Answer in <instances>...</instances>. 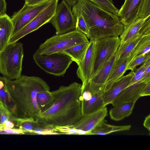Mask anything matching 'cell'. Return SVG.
<instances>
[{"label": "cell", "mask_w": 150, "mask_h": 150, "mask_svg": "<svg viewBox=\"0 0 150 150\" xmlns=\"http://www.w3.org/2000/svg\"><path fill=\"white\" fill-rule=\"evenodd\" d=\"M81 85L74 82L52 92L54 98L53 104L41 112L36 120L54 127L75 125L82 116L80 99Z\"/></svg>", "instance_id": "cell-1"}, {"label": "cell", "mask_w": 150, "mask_h": 150, "mask_svg": "<svg viewBox=\"0 0 150 150\" xmlns=\"http://www.w3.org/2000/svg\"><path fill=\"white\" fill-rule=\"evenodd\" d=\"M6 84L9 96L16 110L17 117L32 118L36 120L41 113L37 95L41 91H50L47 83L38 77L21 75L15 80L7 79Z\"/></svg>", "instance_id": "cell-2"}, {"label": "cell", "mask_w": 150, "mask_h": 150, "mask_svg": "<svg viewBox=\"0 0 150 150\" xmlns=\"http://www.w3.org/2000/svg\"><path fill=\"white\" fill-rule=\"evenodd\" d=\"M75 5L83 16L90 40L119 37L123 32L124 26L117 15L103 9L89 0H78Z\"/></svg>", "instance_id": "cell-3"}, {"label": "cell", "mask_w": 150, "mask_h": 150, "mask_svg": "<svg viewBox=\"0 0 150 150\" xmlns=\"http://www.w3.org/2000/svg\"><path fill=\"white\" fill-rule=\"evenodd\" d=\"M89 42L85 34L74 30L56 35L47 39L40 45L34 53L38 55H48L60 53L75 45Z\"/></svg>", "instance_id": "cell-4"}, {"label": "cell", "mask_w": 150, "mask_h": 150, "mask_svg": "<svg viewBox=\"0 0 150 150\" xmlns=\"http://www.w3.org/2000/svg\"><path fill=\"white\" fill-rule=\"evenodd\" d=\"M23 55L20 42L8 44L0 53V73L3 77L13 80L21 76Z\"/></svg>", "instance_id": "cell-5"}, {"label": "cell", "mask_w": 150, "mask_h": 150, "mask_svg": "<svg viewBox=\"0 0 150 150\" xmlns=\"http://www.w3.org/2000/svg\"><path fill=\"white\" fill-rule=\"evenodd\" d=\"M33 57L36 64L49 74L62 76L73 62L67 55L62 53L48 55H38L35 53Z\"/></svg>", "instance_id": "cell-6"}, {"label": "cell", "mask_w": 150, "mask_h": 150, "mask_svg": "<svg viewBox=\"0 0 150 150\" xmlns=\"http://www.w3.org/2000/svg\"><path fill=\"white\" fill-rule=\"evenodd\" d=\"M150 15V0H125L117 15L124 27Z\"/></svg>", "instance_id": "cell-7"}, {"label": "cell", "mask_w": 150, "mask_h": 150, "mask_svg": "<svg viewBox=\"0 0 150 150\" xmlns=\"http://www.w3.org/2000/svg\"><path fill=\"white\" fill-rule=\"evenodd\" d=\"M104 89V88L94 86L88 82L82 85L80 99L82 116L106 106L103 100Z\"/></svg>", "instance_id": "cell-8"}, {"label": "cell", "mask_w": 150, "mask_h": 150, "mask_svg": "<svg viewBox=\"0 0 150 150\" xmlns=\"http://www.w3.org/2000/svg\"><path fill=\"white\" fill-rule=\"evenodd\" d=\"M120 44L119 37H106L96 40L95 62L91 78L115 54Z\"/></svg>", "instance_id": "cell-9"}, {"label": "cell", "mask_w": 150, "mask_h": 150, "mask_svg": "<svg viewBox=\"0 0 150 150\" xmlns=\"http://www.w3.org/2000/svg\"><path fill=\"white\" fill-rule=\"evenodd\" d=\"M58 1L52 0L40 13L11 38L9 44L17 42L25 35L49 22L55 14Z\"/></svg>", "instance_id": "cell-10"}, {"label": "cell", "mask_w": 150, "mask_h": 150, "mask_svg": "<svg viewBox=\"0 0 150 150\" xmlns=\"http://www.w3.org/2000/svg\"><path fill=\"white\" fill-rule=\"evenodd\" d=\"M71 7L63 0L58 5L55 14L49 22L55 28L57 35L75 30L76 21Z\"/></svg>", "instance_id": "cell-11"}, {"label": "cell", "mask_w": 150, "mask_h": 150, "mask_svg": "<svg viewBox=\"0 0 150 150\" xmlns=\"http://www.w3.org/2000/svg\"><path fill=\"white\" fill-rule=\"evenodd\" d=\"M51 1L34 6L25 3L20 10L14 12L10 17L13 26L11 38L40 13Z\"/></svg>", "instance_id": "cell-12"}, {"label": "cell", "mask_w": 150, "mask_h": 150, "mask_svg": "<svg viewBox=\"0 0 150 150\" xmlns=\"http://www.w3.org/2000/svg\"><path fill=\"white\" fill-rule=\"evenodd\" d=\"M96 45V40H90L85 55L78 65L76 73L82 81V85L88 82L91 78L95 62Z\"/></svg>", "instance_id": "cell-13"}, {"label": "cell", "mask_w": 150, "mask_h": 150, "mask_svg": "<svg viewBox=\"0 0 150 150\" xmlns=\"http://www.w3.org/2000/svg\"><path fill=\"white\" fill-rule=\"evenodd\" d=\"M107 115V108L105 106L96 111L82 116L74 126L77 129L91 132L104 120Z\"/></svg>", "instance_id": "cell-14"}, {"label": "cell", "mask_w": 150, "mask_h": 150, "mask_svg": "<svg viewBox=\"0 0 150 150\" xmlns=\"http://www.w3.org/2000/svg\"><path fill=\"white\" fill-rule=\"evenodd\" d=\"M146 83L139 80L128 86L121 91L111 104L114 106L125 102H136L140 97L141 92Z\"/></svg>", "instance_id": "cell-15"}, {"label": "cell", "mask_w": 150, "mask_h": 150, "mask_svg": "<svg viewBox=\"0 0 150 150\" xmlns=\"http://www.w3.org/2000/svg\"><path fill=\"white\" fill-rule=\"evenodd\" d=\"M134 74V72L131 71L126 75L122 76L108 91L104 92L103 100L106 106L111 104L121 91L128 86Z\"/></svg>", "instance_id": "cell-16"}, {"label": "cell", "mask_w": 150, "mask_h": 150, "mask_svg": "<svg viewBox=\"0 0 150 150\" xmlns=\"http://www.w3.org/2000/svg\"><path fill=\"white\" fill-rule=\"evenodd\" d=\"M116 52L92 77L88 82L96 86L105 87V83L114 66Z\"/></svg>", "instance_id": "cell-17"}, {"label": "cell", "mask_w": 150, "mask_h": 150, "mask_svg": "<svg viewBox=\"0 0 150 150\" xmlns=\"http://www.w3.org/2000/svg\"><path fill=\"white\" fill-rule=\"evenodd\" d=\"M132 58L131 53L122 61L115 63L105 83L104 92L108 91L112 86L123 76L127 71V67Z\"/></svg>", "instance_id": "cell-18"}, {"label": "cell", "mask_w": 150, "mask_h": 150, "mask_svg": "<svg viewBox=\"0 0 150 150\" xmlns=\"http://www.w3.org/2000/svg\"><path fill=\"white\" fill-rule=\"evenodd\" d=\"M13 28L10 17L6 14L0 16V53L9 44Z\"/></svg>", "instance_id": "cell-19"}, {"label": "cell", "mask_w": 150, "mask_h": 150, "mask_svg": "<svg viewBox=\"0 0 150 150\" xmlns=\"http://www.w3.org/2000/svg\"><path fill=\"white\" fill-rule=\"evenodd\" d=\"M136 102H125L116 105L109 111L110 118L115 121L121 120L132 113Z\"/></svg>", "instance_id": "cell-20"}, {"label": "cell", "mask_w": 150, "mask_h": 150, "mask_svg": "<svg viewBox=\"0 0 150 150\" xmlns=\"http://www.w3.org/2000/svg\"><path fill=\"white\" fill-rule=\"evenodd\" d=\"M143 37L138 34L125 42L120 44L116 52L115 62H119L129 55Z\"/></svg>", "instance_id": "cell-21"}, {"label": "cell", "mask_w": 150, "mask_h": 150, "mask_svg": "<svg viewBox=\"0 0 150 150\" xmlns=\"http://www.w3.org/2000/svg\"><path fill=\"white\" fill-rule=\"evenodd\" d=\"M148 16L144 18H139L128 26L124 27L123 32L120 36L121 44L124 43L139 34V30Z\"/></svg>", "instance_id": "cell-22"}, {"label": "cell", "mask_w": 150, "mask_h": 150, "mask_svg": "<svg viewBox=\"0 0 150 150\" xmlns=\"http://www.w3.org/2000/svg\"><path fill=\"white\" fill-rule=\"evenodd\" d=\"M89 45V42L79 44L60 53H63L69 57L78 65L83 60Z\"/></svg>", "instance_id": "cell-23"}, {"label": "cell", "mask_w": 150, "mask_h": 150, "mask_svg": "<svg viewBox=\"0 0 150 150\" xmlns=\"http://www.w3.org/2000/svg\"><path fill=\"white\" fill-rule=\"evenodd\" d=\"M15 125L24 131L26 133L31 134L32 131L40 125L36 120L32 118H22L12 115L10 120Z\"/></svg>", "instance_id": "cell-24"}, {"label": "cell", "mask_w": 150, "mask_h": 150, "mask_svg": "<svg viewBox=\"0 0 150 150\" xmlns=\"http://www.w3.org/2000/svg\"><path fill=\"white\" fill-rule=\"evenodd\" d=\"M6 78L0 76V100L9 109L12 115L17 116L15 107L11 99L6 86Z\"/></svg>", "instance_id": "cell-25"}, {"label": "cell", "mask_w": 150, "mask_h": 150, "mask_svg": "<svg viewBox=\"0 0 150 150\" xmlns=\"http://www.w3.org/2000/svg\"><path fill=\"white\" fill-rule=\"evenodd\" d=\"M54 98L52 92L44 91L38 93L37 96L38 105L41 112L48 109L53 104Z\"/></svg>", "instance_id": "cell-26"}, {"label": "cell", "mask_w": 150, "mask_h": 150, "mask_svg": "<svg viewBox=\"0 0 150 150\" xmlns=\"http://www.w3.org/2000/svg\"><path fill=\"white\" fill-rule=\"evenodd\" d=\"M150 50V35H149L143 37L137 43L131 52V60L139 56L149 53Z\"/></svg>", "instance_id": "cell-27"}, {"label": "cell", "mask_w": 150, "mask_h": 150, "mask_svg": "<svg viewBox=\"0 0 150 150\" xmlns=\"http://www.w3.org/2000/svg\"><path fill=\"white\" fill-rule=\"evenodd\" d=\"M72 10L76 21L75 30L82 33L88 38L89 36V30L83 15L75 5L72 6Z\"/></svg>", "instance_id": "cell-28"}, {"label": "cell", "mask_w": 150, "mask_h": 150, "mask_svg": "<svg viewBox=\"0 0 150 150\" xmlns=\"http://www.w3.org/2000/svg\"><path fill=\"white\" fill-rule=\"evenodd\" d=\"M54 130L59 134L92 135L91 131L87 132L77 129L74 126L56 127H54Z\"/></svg>", "instance_id": "cell-29"}, {"label": "cell", "mask_w": 150, "mask_h": 150, "mask_svg": "<svg viewBox=\"0 0 150 150\" xmlns=\"http://www.w3.org/2000/svg\"><path fill=\"white\" fill-rule=\"evenodd\" d=\"M103 9L117 15L119 10L115 6L112 0H89Z\"/></svg>", "instance_id": "cell-30"}, {"label": "cell", "mask_w": 150, "mask_h": 150, "mask_svg": "<svg viewBox=\"0 0 150 150\" xmlns=\"http://www.w3.org/2000/svg\"><path fill=\"white\" fill-rule=\"evenodd\" d=\"M105 121L104 120L91 131L92 135H104L112 133V125L106 123Z\"/></svg>", "instance_id": "cell-31"}, {"label": "cell", "mask_w": 150, "mask_h": 150, "mask_svg": "<svg viewBox=\"0 0 150 150\" xmlns=\"http://www.w3.org/2000/svg\"><path fill=\"white\" fill-rule=\"evenodd\" d=\"M32 134L39 135L59 134L54 130V127L40 123L38 127L32 131Z\"/></svg>", "instance_id": "cell-32"}, {"label": "cell", "mask_w": 150, "mask_h": 150, "mask_svg": "<svg viewBox=\"0 0 150 150\" xmlns=\"http://www.w3.org/2000/svg\"><path fill=\"white\" fill-rule=\"evenodd\" d=\"M12 115L10 111L0 100V121L1 124L9 120Z\"/></svg>", "instance_id": "cell-33"}, {"label": "cell", "mask_w": 150, "mask_h": 150, "mask_svg": "<svg viewBox=\"0 0 150 150\" xmlns=\"http://www.w3.org/2000/svg\"><path fill=\"white\" fill-rule=\"evenodd\" d=\"M150 65V63L144 62L143 64L134 72V74L128 86L132 85L140 80L145 70Z\"/></svg>", "instance_id": "cell-34"}, {"label": "cell", "mask_w": 150, "mask_h": 150, "mask_svg": "<svg viewBox=\"0 0 150 150\" xmlns=\"http://www.w3.org/2000/svg\"><path fill=\"white\" fill-rule=\"evenodd\" d=\"M147 54L139 56L130 60L126 68L127 71L130 70L134 71L136 67L144 62L146 59Z\"/></svg>", "instance_id": "cell-35"}, {"label": "cell", "mask_w": 150, "mask_h": 150, "mask_svg": "<svg viewBox=\"0 0 150 150\" xmlns=\"http://www.w3.org/2000/svg\"><path fill=\"white\" fill-rule=\"evenodd\" d=\"M139 34L143 37L150 35V16L145 21L139 30Z\"/></svg>", "instance_id": "cell-36"}, {"label": "cell", "mask_w": 150, "mask_h": 150, "mask_svg": "<svg viewBox=\"0 0 150 150\" xmlns=\"http://www.w3.org/2000/svg\"><path fill=\"white\" fill-rule=\"evenodd\" d=\"M131 128V126L130 125H126L123 126H115L112 125V132H121L128 130Z\"/></svg>", "instance_id": "cell-37"}, {"label": "cell", "mask_w": 150, "mask_h": 150, "mask_svg": "<svg viewBox=\"0 0 150 150\" xmlns=\"http://www.w3.org/2000/svg\"><path fill=\"white\" fill-rule=\"evenodd\" d=\"M140 80L146 83L150 81V65L145 70Z\"/></svg>", "instance_id": "cell-38"}, {"label": "cell", "mask_w": 150, "mask_h": 150, "mask_svg": "<svg viewBox=\"0 0 150 150\" xmlns=\"http://www.w3.org/2000/svg\"><path fill=\"white\" fill-rule=\"evenodd\" d=\"M150 95V81L147 83L141 91L140 97L149 96Z\"/></svg>", "instance_id": "cell-39"}, {"label": "cell", "mask_w": 150, "mask_h": 150, "mask_svg": "<svg viewBox=\"0 0 150 150\" xmlns=\"http://www.w3.org/2000/svg\"><path fill=\"white\" fill-rule=\"evenodd\" d=\"M52 0H25V3L28 5L34 6L38 5L44 2Z\"/></svg>", "instance_id": "cell-40"}, {"label": "cell", "mask_w": 150, "mask_h": 150, "mask_svg": "<svg viewBox=\"0 0 150 150\" xmlns=\"http://www.w3.org/2000/svg\"><path fill=\"white\" fill-rule=\"evenodd\" d=\"M7 6L6 0H0V16L6 14Z\"/></svg>", "instance_id": "cell-41"}, {"label": "cell", "mask_w": 150, "mask_h": 150, "mask_svg": "<svg viewBox=\"0 0 150 150\" xmlns=\"http://www.w3.org/2000/svg\"><path fill=\"white\" fill-rule=\"evenodd\" d=\"M14 123L10 120H8L2 124V129H11L14 128Z\"/></svg>", "instance_id": "cell-42"}, {"label": "cell", "mask_w": 150, "mask_h": 150, "mask_svg": "<svg viewBox=\"0 0 150 150\" xmlns=\"http://www.w3.org/2000/svg\"><path fill=\"white\" fill-rule=\"evenodd\" d=\"M143 125L147 130L150 132V115H149L145 117Z\"/></svg>", "instance_id": "cell-43"}, {"label": "cell", "mask_w": 150, "mask_h": 150, "mask_svg": "<svg viewBox=\"0 0 150 150\" xmlns=\"http://www.w3.org/2000/svg\"><path fill=\"white\" fill-rule=\"evenodd\" d=\"M2 128V124L1 123L0 121V129Z\"/></svg>", "instance_id": "cell-44"}]
</instances>
